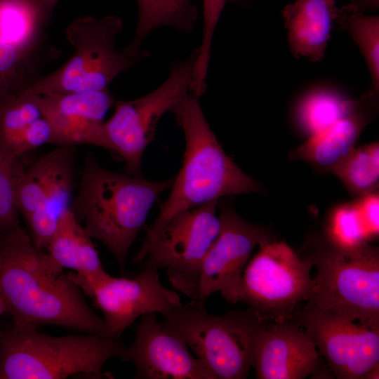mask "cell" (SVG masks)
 Returning <instances> with one entry per match:
<instances>
[{
	"label": "cell",
	"instance_id": "cell-9",
	"mask_svg": "<svg viewBox=\"0 0 379 379\" xmlns=\"http://www.w3.org/2000/svg\"><path fill=\"white\" fill-rule=\"evenodd\" d=\"M198 48L185 60L172 65L166 81L141 98L114 102L112 117L102 123L106 149L125 163L128 174L141 176V159L154 138L161 117L190 91Z\"/></svg>",
	"mask_w": 379,
	"mask_h": 379
},
{
	"label": "cell",
	"instance_id": "cell-36",
	"mask_svg": "<svg viewBox=\"0 0 379 379\" xmlns=\"http://www.w3.org/2000/svg\"><path fill=\"white\" fill-rule=\"evenodd\" d=\"M232 1H244V2H245V1H248V0H232Z\"/></svg>",
	"mask_w": 379,
	"mask_h": 379
},
{
	"label": "cell",
	"instance_id": "cell-24",
	"mask_svg": "<svg viewBox=\"0 0 379 379\" xmlns=\"http://www.w3.org/2000/svg\"><path fill=\"white\" fill-rule=\"evenodd\" d=\"M329 173L335 175L357 198L377 191L379 185L378 142L354 147Z\"/></svg>",
	"mask_w": 379,
	"mask_h": 379
},
{
	"label": "cell",
	"instance_id": "cell-16",
	"mask_svg": "<svg viewBox=\"0 0 379 379\" xmlns=\"http://www.w3.org/2000/svg\"><path fill=\"white\" fill-rule=\"evenodd\" d=\"M378 100L379 92L368 88L348 114L308 138L292 150L291 159L306 162L320 173H329L354 149L363 130L375 117Z\"/></svg>",
	"mask_w": 379,
	"mask_h": 379
},
{
	"label": "cell",
	"instance_id": "cell-29",
	"mask_svg": "<svg viewBox=\"0 0 379 379\" xmlns=\"http://www.w3.org/2000/svg\"><path fill=\"white\" fill-rule=\"evenodd\" d=\"M232 0H203L204 30L193 72V85L198 88L206 86L210 60V50L215 27L227 1Z\"/></svg>",
	"mask_w": 379,
	"mask_h": 379
},
{
	"label": "cell",
	"instance_id": "cell-33",
	"mask_svg": "<svg viewBox=\"0 0 379 379\" xmlns=\"http://www.w3.org/2000/svg\"><path fill=\"white\" fill-rule=\"evenodd\" d=\"M351 2L363 12H375L379 8V0H352Z\"/></svg>",
	"mask_w": 379,
	"mask_h": 379
},
{
	"label": "cell",
	"instance_id": "cell-1",
	"mask_svg": "<svg viewBox=\"0 0 379 379\" xmlns=\"http://www.w3.org/2000/svg\"><path fill=\"white\" fill-rule=\"evenodd\" d=\"M0 240V296L14 326H63L107 337L104 319L48 253L36 248L20 226Z\"/></svg>",
	"mask_w": 379,
	"mask_h": 379
},
{
	"label": "cell",
	"instance_id": "cell-18",
	"mask_svg": "<svg viewBox=\"0 0 379 379\" xmlns=\"http://www.w3.org/2000/svg\"><path fill=\"white\" fill-rule=\"evenodd\" d=\"M338 9L336 0H296L284 8L281 14L293 57L323 60Z\"/></svg>",
	"mask_w": 379,
	"mask_h": 379
},
{
	"label": "cell",
	"instance_id": "cell-7",
	"mask_svg": "<svg viewBox=\"0 0 379 379\" xmlns=\"http://www.w3.org/2000/svg\"><path fill=\"white\" fill-rule=\"evenodd\" d=\"M122 28L123 21L116 15L86 16L72 20L65 30L74 50L72 57L57 70L40 77L25 91L44 95L108 88L119 74L148 55L144 51L135 54L126 48L116 50L115 38Z\"/></svg>",
	"mask_w": 379,
	"mask_h": 379
},
{
	"label": "cell",
	"instance_id": "cell-15",
	"mask_svg": "<svg viewBox=\"0 0 379 379\" xmlns=\"http://www.w3.org/2000/svg\"><path fill=\"white\" fill-rule=\"evenodd\" d=\"M253 367L259 379H303L321 370L320 354L295 320L269 321L258 337Z\"/></svg>",
	"mask_w": 379,
	"mask_h": 379
},
{
	"label": "cell",
	"instance_id": "cell-13",
	"mask_svg": "<svg viewBox=\"0 0 379 379\" xmlns=\"http://www.w3.org/2000/svg\"><path fill=\"white\" fill-rule=\"evenodd\" d=\"M82 291L102 312L107 337L114 340L139 317L148 313L166 317L182 305L178 294L161 284L158 270L149 266L133 278L107 273Z\"/></svg>",
	"mask_w": 379,
	"mask_h": 379
},
{
	"label": "cell",
	"instance_id": "cell-23",
	"mask_svg": "<svg viewBox=\"0 0 379 379\" xmlns=\"http://www.w3.org/2000/svg\"><path fill=\"white\" fill-rule=\"evenodd\" d=\"M335 22L357 45L369 72V88L379 92V16L366 15L350 2L338 9Z\"/></svg>",
	"mask_w": 379,
	"mask_h": 379
},
{
	"label": "cell",
	"instance_id": "cell-14",
	"mask_svg": "<svg viewBox=\"0 0 379 379\" xmlns=\"http://www.w3.org/2000/svg\"><path fill=\"white\" fill-rule=\"evenodd\" d=\"M126 360L135 367V378L214 379L204 364L171 328L158 321L156 313L141 317Z\"/></svg>",
	"mask_w": 379,
	"mask_h": 379
},
{
	"label": "cell",
	"instance_id": "cell-10",
	"mask_svg": "<svg viewBox=\"0 0 379 379\" xmlns=\"http://www.w3.org/2000/svg\"><path fill=\"white\" fill-rule=\"evenodd\" d=\"M293 319L310 335L337 378L372 379L378 375L379 328L308 304Z\"/></svg>",
	"mask_w": 379,
	"mask_h": 379
},
{
	"label": "cell",
	"instance_id": "cell-32",
	"mask_svg": "<svg viewBox=\"0 0 379 379\" xmlns=\"http://www.w3.org/2000/svg\"><path fill=\"white\" fill-rule=\"evenodd\" d=\"M354 202L371 241L375 239L379 234L378 191L358 197Z\"/></svg>",
	"mask_w": 379,
	"mask_h": 379
},
{
	"label": "cell",
	"instance_id": "cell-25",
	"mask_svg": "<svg viewBox=\"0 0 379 379\" xmlns=\"http://www.w3.org/2000/svg\"><path fill=\"white\" fill-rule=\"evenodd\" d=\"M37 100L41 109L98 124L103 123L105 114L115 102L108 88L81 93L37 95Z\"/></svg>",
	"mask_w": 379,
	"mask_h": 379
},
{
	"label": "cell",
	"instance_id": "cell-8",
	"mask_svg": "<svg viewBox=\"0 0 379 379\" xmlns=\"http://www.w3.org/2000/svg\"><path fill=\"white\" fill-rule=\"evenodd\" d=\"M259 247L243 271L237 302L270 321L291 320L312 296V266L284 241H270Z\"/></svg>",
	"mask_w": 379,
	"mask_h": 379
},
{
	"label": "cell",
	"instance_id": "cell-21",
	"mask_svg": "<svg viewBox=\"0 0 379 379\" xmlns=\"http://www.w3.org/2000/svg\"><path fill=\"white\" fill-rule=\"evenodd\" d=\"M138 24L132 41L125 48L140 53L147 35L156 28L170 25L179 31L190 32L197 18L194 0H137Z\"/></svg>",
	"mask_w": 379,
	"mask_h": 379
},
{
	"label": "cell",
	"instance_id": "cell-12",
	"mask_svg": "<svg viewBox=\"0 0 379 379\" xmlns=\"http://www.w3.org/2000/svg\"><path fill=\"white\" fill-rule=\"evenodd\" d=\"M219 211L218 235L185 294L206 302L220 291L228 302L236 303L244 266L255 246L272 241V230L247 222L229 201H221Z\"/></svg>",
	"mask_w": 379,
	"mask_h": 379
},
{
	"label": "cell",
	"instance_id": "cell-3",
	"mask_svg": "<svg viewBox=\"0 0 379 379\" xmlns=\"http://www.w3.org/2000/svg\"><path fill=\"white\" fill-rule=\"evenodd\" d=\"M174 178L152 182L108 171L86 157L79 193L71 208L88 235L103 243L124 268L128 251L159 194Z\"/></svg>",
	"mask_w": 379,
	"mask_h": 379
},
{
	"label": "cell",
	"instance_id": "cell-28",
	"mask_svg": "<svg viewBox=\"0 0 379 379\" xmlns=\"http://www.w3.org/2000/svg\"><path fill=\"white\" fill-rule=\"evenodd\" d=\"M41 117L36 94L22 90L0 100V146Z\"/></svg>",
	"mask_w": 379,
	"mask_h": 379
},
{
	"label": "cell",
	"instance_id": "cell-6",
	"mask_svg": "<svg viewBox=\"0 0 379 379\" xmlns=\"http://www.w3.org/2000/svg\"><path fill=\"white\" fill-rule=\"evenodd\" d=\"M205 302L182 304L163 323L192 350L214 379L247 378L260 333L270 321L250 307L211 314Z\"/></svg>",
	"mask_w": 379,
	"mask_h": 379
},
{
	"label": "cell",
	"instance_id": "cell-26",
	"mask_svg": "<svg viewBox=\"0 0 379 379\" xmlns=\"http://www.w3.org/2000/svg\"><path fill=\"white\" fill-rule=\"evenodd\" d=\"M39 47L20 48L0 39V100L30 87L36 75Z\"/></svg>",
	"mask_w": 379,
	"mask_h": 379
},
{
	"label": "cell",
	"instance_id": "cell-27",
	"mask_svg": "<svg viewBox=\"0 0 379 379\" xmlns=\"http://www.w3.org/2000/svg\"><path fill=\"white\" fill-rule=\"evenodd\" d=\"M323 233L332 243L345 248L359 247L371 241L354 201L332 208Z\"/></svg>",
	"mask_w": 379,
	"mask_h": 379
},
{
	"label": "cell",
	"instance_id": "cell-35",
	"mask_svg": "<svg viewBox=\"0 0 379 379\" xmlns=\"http://www.w3.org/2000/svg\"><path fill=\"white\" fill-rule=\"evenodd\" d=\"M7 312L8 310H7L6 305L4 300L2 299V298L0 296V316Z\"/></svg>",
	"mask_w": 379,
	"mask_h": 379
},
{
	"label": "cell",
	"instance_id": "cell-4",
	"mask_svg": "<svg viewBox=\"0 0 379 379\" xmlns=\"http://www.w3.org/2000/svg\"><path fill=\"white\" fill-rule=\"evenodd\" d=\"M126 350L117 340L96 334L51 336L14 326L0 331V379L111 378L103 366L112 358L126 360Z\"/></svg>",
	"mask_w": 379,
	"mask_h": 379
},
{
	"label": "cell",
	"instance_id": "cell-22",
	"mask_svg": "<svg viewBox=\"0 0 379 379\" xmlns=\"http://www.w3.org/2000/svg\"><path fill=\"white\" fill-rule=\"evenodd\" d=\"M47 18L34 0H0V39L20 48L39 47Z\"/></svg>",
	"mask_w": 379,
	"mask_h": 379
},
{
	"label": "cell",
	"instance_id": "cell-19",
	"mask_svg": "<svg viewBox=\"0 0 379 379\" xmlns=\"http://www.w3.org/2000/svg\"><path fill=\"white\" fill-rule=\"evenodd\" d=\"M91 239L70 208L62 216L46 249L62 270L69 269L84 277L102 276L107 272Z\"/></svg>",
	"mask_w": 379,
	"mask_h": 379
},
{
	"label": "cell",
	"instance_id": "cell-5",
	"mask_svg": "<svg viewBox=\"0 0 379 379\" xmlns=\"http://www.w3.org/2000/svg\"><path fill=\"white\" fill-rule=\"evenodd\" d=\"M302 255L316 269L306 304L338 312L379 328V250L369 243L345 248L324 233L310 234Z\"/></svg>",
	"mask_w": 379,
	"mask_h": 379
},
{
	"label": "cell",
	"instance_id": "cell-30",
	"mask_svg": "<svg viewBox=\"0 0 379 379\" xmlns=\"http://www.w3.org/2000/svg\"><path fill=\"white\" fill-rule=\"evenodd\" d=\"M52 129L48 121L41 117L0 146V153L11 164L24 153L46 143H50Z\"/></svg>",
	"mask_w": 379,
	"mask_h": 379
},
{
	"label": "cell",
	"instance_id": "cell-20",
	"mask_svg": "<svg viewBox=\"0 0 379 379\" xmlns=\"http://www.w3.org/2000/svg\"><path fill=\"white\" fill-rule=\"evenodd\" d=\"M355 102L356 100L348 99L333 88H314L305 93L296 105L297 126L307 138L314 136L348 114Z\"/></svg>",
	"mask_w": 379,
	"mask_h": 379
},
{
	"label": "cell",
	"instance_id": "cell-2",
	"mask_svg": "<svg viewBox=\"0 0 379 379\" xmlns=\"http://www.w3.org/2000/svg\"><path fill=\"white\" fill-rule=\"evenodd\" d=\"M170 111L182 128L186 147L182 167L158 216L147 230L139 251L145 249L176 214L220 198L261 192V185L227 156L211 131L198 98L187 95Z\"/></svg>",
	"mask_w": 379,
	"mask_h": 379
},
{
	"label": "cell",
	"instance_id": "cell-34",
	"mask_svg": "<svg viewBox=\"0 0 379 379\" xmlns=\"http://www.w3.org/2000/svg\"><path fill=\"white\" fill-rule=\"evenodd\" d=\"M48 17L52 12L58 0H34Z\"/></svg>",
	"mask_w": 379,
	"mask_h": 379
},
{
	"label": "cell",
	"instance_id": "cell-17",
	"mask_svg": "<svg viewBox=\"0 0 379 379\" xmlns=\"http://www.w3.org/2000/svg\"><path fill=\"white\" fill-rule=\"evenodd\" d=\"M74 154L70 146H60L25 171H20L14 166L15 201L25 220L74 182Z\"/></svg>",
	"mask_w": 379,
	"mask_h": 379
},
{
	"label": "cell",
	"instance_id": "cell-11",
	"mask_svg": "<svg viewBox=\"0 0 379 379\" xmlns=\"http://www.w3.org/2000/svg\"><path fill=\"white\" fill-rule=\"evenodd\" d=\"M213 201L174 215L133 262L166 269L169 282L184 294L195 278L200 263L220 232Z\"/></svg>",
	"mask_w": 379,
	"mask_h": 379
},
{
	"label": "cell",
	"instance_id": "cell-31",
	"mask_svg": "<svg viewBox=\"0 0 379 379\" xmlns=\"http://www.w3.org/2000/svg\"><path fill=\"white\" fill-rule=\"evenodd\" d=\"M14 164L9 163L0 153V232L2 233L20 226L14 196Z\"/></svg>",
	"mask_w": 379,
	"mask_h": 379
}]
</instances>
